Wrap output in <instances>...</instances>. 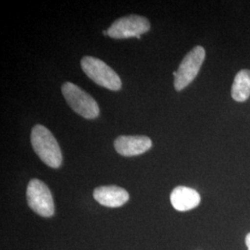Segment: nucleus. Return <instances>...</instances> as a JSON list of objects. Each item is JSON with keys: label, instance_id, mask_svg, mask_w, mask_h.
<instances>
[{"label": "nucleus", "instance_id": "obj_1", "mask_svg": "<svg viewBox=\"0 0 250 250\" xmlns=\"http://www.w3.org/2000/svg\"><path fill=\"white\" fill-rule=\"evenodd\" d=\"M31 142L40 160L47 166L58 169L62 164V154L52 133L44 125H37L31 133Z\"/></svg>", "mask_w": 250, "mask_h": 250}, {"label": "nucleus", "instance_id": "obj_2", "mask_svg": "<svg viewBox=\"0 0 250 250\" xmlns=\"http://www.w3.org/2000/svg\"><path fill=\"white\" fill-rule=\"evenodd\" d=\"M83 72L97 84L112 91L122 88V81L114 70L98 58L85 56L81 61Z\"/></svg>", "mask_w": 250, "mask_h": 250}, {"label": "nucleus", "instance_id": "obj_3", "mask_svg": "<svg viewBox=\"0 0 250 250\" xmlns=\"http://www.w3.org/2000/svg\"><path fill=\"white\" fill-rule=\"evenodd\" d=\"M63 97L69 106L85 119H95L99 115V104L88 93L72 83H65L62 86Z\"/></svg>", "mask_w": 250, "mask_h": 250}, {"label": "nucleus", "instance_id": "obj_4", "mask_svg": "<svg viewBox=\"0 0 250 250\" xmlns=\"http://www.w3.org/2000/svg\"><path fill=\"white\" fill-rule=\"evenodd\" d=\"M206 58L205 49L201 45L195 46L187 54L179 66L178 70L173 72L174 88L182 91L189 85L197 77Z\"/></svg>", "mask_w": 250, "mask_h": 250}, {"label": "nucleus", "instance_id": "obj_5", "mask_svg": "<svg viewBox=\"0 0 250 250\" xmlns=\"http://www.w3.org/2000/svg\"><path fill=\"white\" fill-rule=\"evenodd\" d=\"M26 197L28 205L36 213L45 218L53 216V197L45 183L38 179L31 180L27 187Z\"/></svg>", "mask_w": 250, "mask_h": 250}, {"label": "nucleus", "instance_id": "obj_6", "mask_svg": "<svg viewBox=\"0 0 250 250\" xmlns=\"http://www.w3.org/2000/svg\"><path fill=\"white\" fill-rule=\"evenodd\" d=\"M149 29L150 23L147 19L139 15H129L115 21L107 29V36L115 39L130 37L140 39L141 35L149 31Z\"/></svg>", "mask_w": 250, "mask_h": 250}, {"label": "nucleus", "instance_id": "obj_7", "mask_svg": "<svg viewBox=\"0 0 250 250\" xmlns=\"http://www.w3.org/2000/svg\"><path fill=\"white\" fill-rule=\"evenodd\" d=\"M151 139L145 135H121L114 142L116 151L125 157L141 155L151 148Z\"/></svg>", "mask_w": 250, "mask_h": 250}, {"label": "nucleus", "instance_id": "obj_8", "mask_svg": "<svg viewBox=\"0 0 250 250\" xmlns=\"http://www.w3.org/2000/svg\"><path fill=\"white\" fill-rule=\"evenodd\" d=\"M94 198L100 205L108 208H119L129 200V194L124 188L116 186H106L96 188Z\"/></svg>", "mask_w": 250, "mask_h": 250}, {"label": "nucleus", "instance_id": "obj_9", "mask_svg": "<svg viewBox=\"0 0 250 250\" xmlns=\"http://www.w3.org/2000/svg\"><path fill=\"white\" fill-rule=\"evenodd\" d=\"M172 207L178 211H188L197 208L200 203V195L195 189L187 187H177L170 194Z\"/></svg>", "mask_w": 250, "mask_h": 250}, {"label": "nucleus", "instance_id": "obj_10", "mask_svg": "<svg viewBox=\"0 0 250 250\" xmlns=\"http://www.w3.org/2000/svg\"><path fill=\"white\" fill-rule=\"evenodd\" d=\"M231 95L233 100L245 102L250 97V71L241 70L237 72L232 83Z\"/></svg>", "mask_w": 250, "mask_h": 250}, {"label": "nucleus", "instance_id": "obj_11", "mask_svg": "<svg viewBox=\"0 0 250 250\" xmlns=\"http://www.w3.org/2000/svg\"><path fill=\"white\" fill-rule=\"evenodd\" d=\"M246 245L248 247V250H250V232L246 236Z\"/></svg>", "mask_w": 250, "mask_h": 250}]
</instances>
